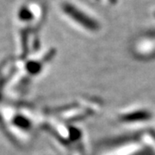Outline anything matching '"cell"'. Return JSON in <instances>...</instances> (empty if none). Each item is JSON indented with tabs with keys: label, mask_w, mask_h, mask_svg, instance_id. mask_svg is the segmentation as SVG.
<instances>
[{
	"label": "cell",
	"mask_w": 155,
	"mask_h": 155,
	"mask_svg": "<svg viewBox=\"0 0 155 155\" xmlns=\"http://www.w3.org/2000/svg\"><path fill=\"white\" fill-rule=\"evenodd\" d=\"M65 10L67 13L75 20H77L78 22L82 23L85 27L88 28H95L96 27V23L93 22L91 19H89L86 16L83 15L80 11H78L77 9L73 8L72 5H67L65 7Z\"/></svg>",
	"instance_id": "1"
}]
</instances>
